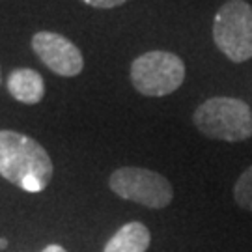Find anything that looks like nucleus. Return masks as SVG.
I'll use <instances>...</instances> for the list:
<instances>
[{"label": "nucleus", "instance_id": "obj_12", "mask_svg": "<svg viewBox=\"0 0 252 252\" xmlns=\"http://www.w3.org/2000/svg\"><path fill=\"white\" fill-rule=\"evenodd\" d=\"M8 245V239H4V237H0V249H4Z\"/></svg>", "mask_w": 252, "mask_h": 252}, {"label": "nucleus", "instance_id": "obj_5", "mask_svg": "<svg viewBox=\"0 0 252 252\" xmlns=\"http://www.w3.org/2000/svg\"><path fill=\"white\" fill-rule=\"evenodd\" d=\"M108 185L120 198L153 209L166 207L174 198L172 183L162 174L138 166H124L114 170L110 174Z\"/></svg>", "mask_w": 252, "mask_h": 252}, {"label": "nucleus", "instance_id": "obj_1", "mask_svg": "<svg viewBox=\"0 0 252 252\" xmlns=\"http://www.w3.org/2000/svg\"><path fill=\"white\" fill-rule=\"evenodd\" d=\"M54 164L47 150L32 136L0 131V176L27 192H41L51 183Z\"/></svg>", "mask_w": 252, "mask_h": 252}, {"label": "nucleus", "instance_id": "obj_9", "mask_svg": "<svg viewBox=\"0 0 252 252\" xmlns=\"http://www.w3.org/2000/svg\"><path fill=\"white\" fill-rule=\"evenodd\" d=\"M234 200L241 209L252 211V166H249L235 181Z\"/></svg>", "mask_w": 252, "mask_h": 252}, {"label": "nucleus", "instance_id": "obj_3", "mask_svg": "<svg viewBox=\"0 0 252 252\" xmlns=\"http://www.w3.org/2000/svg\"><path fill=\"white\" fill-rule=\"evenodd\" d=\"M185 81V63L178 54L150 51L131 63V82L148 97H162L176 92Z\"/></svg>", "mask_w": 252, "mask_h": 252}, {"label": "nucleus", "instance_id": "obj_7", "mask_svg": "<svg viewBox=\"0 0 252 252\" xmlns=\"http://www.w3.org/2000/svg\"><path fill=\"white\" fill-rule=\"evenodd\" d=\"M8 92L13 99L25 105H36L45 95V81L34 69L19 67L13 69L8 77Z\"/></svg>", "mask_w": 252, "mask_h": 252}, {"label": "nucleus", "instance_id": "obj_8", "mask_svg": "<svg viewBox=\"0 0 252 252\" xmlns=\"http://www.w3.org/2000/svg\"><path fill=\"white\" fill-rule=\"evenodd\" d=\"M152 243V234L142 222H127L107 241L103 252H146Z\"/></svg>", "mask_w": 252, "mask_h": 252}, {"label": "nucleus", "instance_id": "obj_10", "mask_svg": "<svg viewBox=\"0 0 252 252\" xmlns=\"http://www.w3.org/2000/svg\"><path fill=\"white\" fill-rule=\"evenodd\" d=\"M84 4H88L92 8H99V9H112L118 8L122 4H126L129 0H82Z\"/></svg>", "mask_w": 252, "mask_h": 252}, {"label": "nucleus", "instance_id": "obj_11", "mask_svg": "<svg viewBox=\"0 0 252 252\" xmlns=\"http://www.w3.org/2000/svg\"><path fill=\"white\" fill-rule=\"evenodd\" d=\"M41 252H67L63 247H60V245H49V247H45Z\"/></svg>", "mask_w": 252, "mask_h": 252}, {"label": "nucleus", "instance_id": "obj_4", "mask_svg": "<svg viewBox=\"0 0 252 252\" xmlns=\"http://www.w3.org/2000/svg\"><path fill=\"white\" fill-rule=\"evenodd\" d=\"M213 39L219 51L232 62L241 63L252 58V6L245 0H228L217 11Z\"/></svg>", "mask_w": 252, "mask_h": 252}, {"label": "nucleus", "instance_id": "obj_6", "mask_svg": "<svg viewBox=\"0 0 252 252\" xmlns=\"http://www.w3.org/2000/svg\"><path fill=\"white\" fill-rule=\"evenodd\" d=\"M32 49L53 73L60 77H77L84 69L81 49L62 34L37 32L32 37Z\"/></svg>", "mask_w": 252, "mask_h": 252}, {"label": "nucleus", "instance_id": "obj_2", "mask_svg": "<svg viewBox=\"0 0 252 252\" xmlns=\"http://www.w3.org/2000/svg\"><path fill=\"white\" fill-rule=\"evenodd\" d=\"M194 126L213 140L243 142L252 136V110L235 97H211L194 112Z\"/></svg>", "mask_w": 252, "mask_h": 252}]
</instances>
